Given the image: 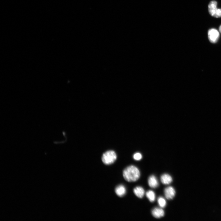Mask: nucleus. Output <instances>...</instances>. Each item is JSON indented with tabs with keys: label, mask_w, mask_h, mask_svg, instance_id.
I'll list each match as a JSON object with an SVG mask.
<instances>
[{
	"label": "nucleus",
	"mask_w": 221,
	"mask_h": 221,
	"mask_svg": "<svg viewBox=\"0 0 221 221\" xmlns=\"http://www.w3.org/2000/svg\"><path fill=\"white\" fill-rule=\"evenodd\" d=\"M123 175L126 181L133 182L137 181L140 179L141 173L140 170L136 167L131 165L126 167L124 170Z\"/></svg>",
	"instance_id": "obj_1"
},
{
	"label": "nucleus",
	"mask_w": 221,
	"mask_h": 221,
	"mask_svg": "<svg viewBox=\"0 0 221 221\" xmlns=\"http://www.w3.org/2000/svg\"><path fill=\"white\" fill-rule=\"evenodd\" d=\"M117 159L116 153L113 150L106 151L102 155V160L105 165H109L114 162Z\"/></svg>",
	"instance_id": "obj_2"
},
{
	"label": "nucleus",
	"mask_w": 221,
	"mask_h": 221,
	"mask_svg": "<svg viewBox=\"0 0 221 221\" xmlns=\"http://www.w3.org/2000/svg\"><path fill=\"white\" fill-rule=\"evenodd\" d=\"M217 2L215 1H211L209 5V11L210 14L214 17H221V9L217 8Z\"/></svg>",
	"instance_id": "obj_3"
},
{
	"label": "nucleus",
	"mask_w": 221,
	"mask_h": 221,
	"mask_svg": "<svg viewBox=\"0 0 221 221\" xmlns=\"http://www.w3.org/2000/svg\"><path fill=\"white\" fill-rule=\"evenodd\" d=\"M220 36L218 30L215 29H211L208 31V36L209 41L212 43L217 42Z\"/></svg>",
	"instance_id": "obj_4"
},
{
	"label": "nucleus",
	"mask_w": 221,
	"mask_h": 221,
	"mask_svg": "<svg viewBox=\"0 0 221 221\" xmlns=\"http://www.w3.org/2000/svg\"><path fill=\"white\" fill-rule=\"evenodd\" d=\"M164 193L166 198L169 200L172 199L176 194L175 189L172 186H169L166 188Z\"/></svg>",
	"instance_id": "obj_5"
},
{
	"label": "nucleus",
	"mask_w": 221,
	"mask_h": 221,
	"mask_svg": "<svg viewBox=\"0 0 221 221\" xmlns=\"http://www.w3.org/2000/svg\"><path fill=\"white\" fill-rule=\"evenodd\" d=\"M153 216L156 218H160L165 216V213L162 208H155L152 211Z\"/></svg>",
	"instance_id": "obj_6"
},
{
	"label": "nucleus",
	"mask_w": 221,
	"mask_h": 221,
	"mask_svg": "<svg viewBox=\"0 0 221 221\" xmlns=\"http://www.w3.org/2000/svg\"><path fill=\"white\" fill-rule=\"evenodd\" d=\"M148 184L151 188H156L158 187L159 183L156 177L153 175L150 176L148 179Z\"/></svg>",
	"instance_id": "obj_7"
},
{
	"label": "nucleus",
	"mask_w": 221,
	"mask_h": 221,
	"mask_svg": "<svg viewBox=\"0 0 221 221\" xmlns=\"http://www.w3.org/2000/svg\"><path fill=\"white\" fill-rule=\"evenodd\" d=\"M161 181L163 184L167 185L171 184L173 181L172 177L168 174H162L161 177Z\"/></svg>",
	"instance_id": "obj_8"
},
{
	"label": "nucleus",
	"mask_w": 221,
	"mask_h": 221,
	"mask_svg": "<svg viewBox=\"0 0 221 221\" xmlns=\"http://www.w3.org/2000/svg\"><path fill=\"white\" fill-rule=\"evenodd\" d=\"M133 192L136 196L140 198H142L145 194L144 189L141 186H137L134 189Z\"/></svg>",
	"instance_id": "obj_9"
},
{
	"label": "nucleus",
	"mask_w": 221,
	"mask_h": 221,
	"mask_svg": "<svg viewBox=\"0 0 221 221\" xmlns=\"http://www.w3.org/2000/svg\"><path fill=\"white\" fill-rule=\"evenodd\" d=\"M115 192L118 196L122 197L126 194V189L124 186L119 185L116 188Z\"/></svg>",
	"instance_id": "obj_10"
},
{
	"label": "nucleus",
	"mask_w": 221,
	"mask_h": 221,
	"mask_svg": "<svg viewBox=\"0 0 221 221\" xmlns=\"http://www.w3.org/2000/svg\"><path fill=\"white\" fill-rule=\"evenodd\" d=\"M146 196L147 198L151 203H153L155 199V194L154 192L150 190L147 191L146 193Z\"/></svg>",
	"instance_id": "obj_11"
},
{
	"label": "nucleus",
	"mask_w": 221,
	"mask_h": 221,
	"mask_svg": "<svg viewBox=\"0 0 221 221\" xmlns=\"http://www.w3.org/2000/svg\"><path fill=\"white\" fill-rule=\"evenodd\" d=\"M158 203L161 208H165L167 205L165 199L162 197H160L157 199Z\"/></svg>",
	"instance_id": "obj_12"
},
{
	"label": "nucleus",
	"mask_w": 221,
	"mask_h": 221,
	"mask_svg": "<svg viewBox=\"0 0 221 221\" xmlns=\"http://www.w3.org/2000/svg\"><path fill=\"white\" fill-rule=\"evenodd\" d=\"M142 158V155L139 153H135L133 155V158L136 160H141Z\"/></svg>",
	"instance_id": "obj_13"
},
{
	"label": "nucleus",
	"mask_w": 221,
	"mask_h": 221,
	"mask_svg": "<svg viewBox=\"0 0 221 221\" xmlns=\"http://www.w3.org/2000/svg\"><path fill=\"white\" fill-rule=\"evenodd\" d=\"M219 30L220 32L221 33V25H220V27L219 28Z\"/></svg>",
	"instance_id": "obj_14"
}]
</instances>
